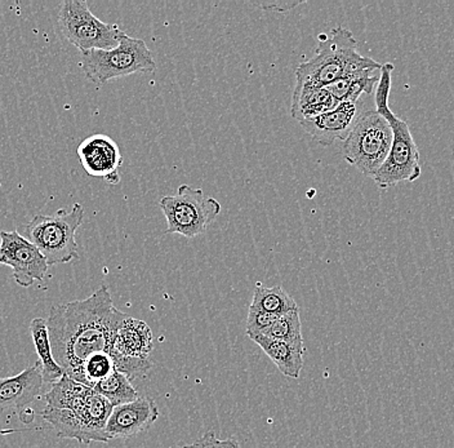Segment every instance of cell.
I'll return each mask as SVG.
<instances>
[{"label":"cell","mask_w":454,"mask_h":448,"mask_svg":"<svg viewBox=\"0 0 454 448\" xmlns=\"http://www.w3.org/2000/svg\"><path fill=\"white\" fill-rule=\"evenodd\" d=\"M303 2H258L254 3L258 7L262 8L265 11H274V12L288 13L294 11L298 5L302 4Z\"/></svg>","instance_id":"cell-28"},{"label":"cell","mask_w":454,"mask_h":448,"mask_svg":"<svg viewBox=\"0 0 454 448\" xmlns=\"http://www.w3.org/2000/svg\"><path fill=\"white\" fill-rule=\"evenodd\" d=\"M178 448H240L235 439H218L215 432H208L192 444H184Z\"/></svg>","instance_id":"cell-27"},{"label":"cell","mask_w":454,"mask_h":448,"mask_svg":"<svg viewBox=\"0 0 454 448\" xmlns=\"http://www.w3.org/2000/svg\"><path fill=\"white\" fill-rule=\"evenodd\" d=\"M83 218L84 208L79 203L69 212L59 209L53 215H36L25 226L24 237L42 252L48 265L69 263L79 259L76 232Z\"/></svg>","instance_id":"cell-4"},{"label":"cell","mask_w":454,"mask_h":448,"mask_svg":"<svg viewBox=\"0 0 454 448\" xmlns=\"http://www.w3.org/2000/svg\"><path fill=\"white\" fill-rule=\"evenodd\" d=\"M263 336L286 342L303 351L302 328H301L300 310L278 317V319L262 334Z\"/></svg>","instance_id":"cell-23"},{"label":"cell","mask_w":454,"mask_h":448,"mask_svg":"<svg viewBox=\"0 0 454 448\" xmlns=\"http://www.w3.org/2000/svg\"><path fill=\"white\" fill-rule=\"evenodd\" d=\"M278 317L280 316H275V314L249 306L248 317H247V336L251 339V337L262 334L278 319Z\"/></svg>","instance_id":"cell-26"},{"label":"cell","mask_w":454,"mask_h":448,"mask_svg":"<svg viewBox=\"0 0 454 448\" xmlns=\"http://www.w3.org/2000/svg\"><path fill=\"white\" fill-rule=\"evenodd\" d=\"M154 349L152 328L144 320L127 316L119 323L114 334L112 356L115 370L133 379L147 375L153 368L150 359Z\"/></svg>","instance_id":"cell-9"},{"label":"cell","mask_w":454,"mask_h":448,"mask_svg":"<svg viewBox=\"0 0 454 448\" xmlns=\"http://www.w3.org/2000/svg\"><path fill=\"white\" fill-rule=\"evenodd\" d=\"M394 70H395V67L391 62H386V64L381 65L379 83H377L376 93H374L376 112L387 122L396 115L394 114L393 110L388 106V98H390L391 86H393Z\"/></svg>","instance_id":"cell-25"},{"label":"cell","mask_w":454,"mask_h":448,"mask_svg":"<svg viewBox=\"0 0 454 448\" xmlns=\"http://www.w3.org/2000/svg\"><path fill=\"white\" fill-rule=\"evenodd\" d=\"M159 418V408L149 397H138L129 404L116 405L107 420V438L127 439L146 432Z\"/></svg>","instance_id":"cell-13"},{"label":"cell","mask_w":454,"mask_h":448,"mask_svg":"<svg viewBox=\"0 0 454 448\" xmlns=\"http://www.w3.org/2000/svg\"><path fill=\"white\" fill-rule=\"evenodd\" d=\"M159 207L167 221V234L184 238L203 234L221 214V203L207 197L203 190L183 184L173 195L159 200Z\"/></svg>","instance_id":"cell-6"},{"label":"cell","mask_w":454,"mask_h":448,"mask_svg":"<svg viewBox=\"0 0 454 448\" xmlns=\"http://www.w3.org/2000/svg\"><path fill=\"white\" fill-rule=\"evenodd\" d=\"M93 390L106 398L114 407L129 404V402L136 401L140 397L130 380L124 373H118V371L96 384Z\"/></svg>","instance_id":"cell-22"},{"label":"cell","mask_w":454,"mask_h":448,"mask_svg":"<svg viewBox=\"0 0 454 448\" xmlns=\"http://www.w3.org/2000/svg\"><path fill=\"white\" fill-rule=\"evenodd\" d=\"M115 371V365L109 353L93 354L83 363L81 371L74 380L93 389L96 384L112 375Z\"/></svg>","instance_id":"cell-24"},{"label":"cell","mask_w":454,"mask_h":448,"mask_svg":"<svg viewBox=\"0 0 454 448\" xmlns=\"http://www.w3.org/2000/svg\"><path fill=\"white\" fill-rule=\"evenodd\" d=\"M379 79L380 70H363V72L348 74L325 88L336 104L343 101L357 102L363 93L367 95L373 93Z\"/></svg>","instance_id":"cell-19"},{"label":"cell","mask_w":454,"mask_h":448,"mask_svg":"<svg viewBox=\"0 0 454 448\" xmlns=\"http://www.w3.org/2000/svg\"><path fill=\"white\" fill-rule=\"evenodd\" d=\"M376 59L360 55L357 41L350 30L337 27L329 36H319L314 58L301 62L296 69L298 84L328 87L351 73L380 70Z\"/></svg>","instance_id":"cell-2"},{"label":"cell","mask_w":454,"mask_h":448,"mask_svg":"<svg viewBox=\"0 0 454 448\" xmlns=\"http://www.w3.org/2000/svg\"><path fill=\"white\" fill-rule=\"evenodd\" d=\"M44 399L47 402L45 405L73 411L74 415L96 436L98 444H109L105 429L114 405L92 388L64 375L47 391Z\"/></svg>","instance_id":"cell-8"},{"label":"cell","mask_w":454,"mask_h":448,"mask_svg":"<svg viewBox=\"0 0 454 448\" xmlns=\"http://www.w3.org/2000/svg\"><path fill=\"white\" fill-rule=\"evenodd\" d=\"M356 118L357 102L343 101L322 115L300 122V124L315 143L331 146L336 141L345 140Z\"/></svg>","instance_id":"cell-14"},{"label":"cell","mask_w":454,"mask_h":448,"mask_svg":"<svg viewBox=\"0 0 454 448\" xmlns=\"http://www.w3.org/2000/svg\"><path fill=\"white\" fill-rule=\"evenodd\" d=\"M126 314L114 306L106 286L84 300L53 305L48 316V334L57 365L75 379L93 354L112 351L114 334Z\"/></svg>","instance_id":"cell-1"},{"label":"cell","mask_w":454,"mask_h":448,"mask_svg":"<svg viewBox=\"0 0 454 448\" xmlns=\"http://www.w3.org/2000/svg\"><path fill=\"white\" fill-rule=\"evenodd\" d=\"M41 365H28L22 373L0 379V411L27 410L39 396L43 388Z\"/></svg>","instance_id":"cell-15"},{"label":"cell","mask_w":454,"mask_h":448,"mask_svg":"<svg viewBox=\"0 0 454 448\" xmlns=\"http://www.w3.org/2000/svg\"><path fill=\"white\" fill-rule=\"evenodd\" d=\"M78 157L82 167L90 177L101 178L109 185L121 183V169L123 163L118 144L107 135H92L78 146Z\"/></svg>","instance_id":"cell-12"},{"label":"cell","mask_w":454,"mask_h":448,"mask_svg":"<svg viewBox=\"0 0 454 448\" xmlns=\"http://www.w3.org/2000/svg\"><path fill=\"white\" fill-rule=\"evenodd\" d=\"M0 263L12 269L14 282L28 288L47 275V260L27 238L17 231L0 232Z\"/></svg>","instance_id":"cell-11"},{"label":"cell","mask_w":454,"mask_h":448,"mask_svg":"<svg viewBox=\"0 0 454 448\" xmlns=\"http://www.w3.org/2000/svg\"><path fill=\"white\" fill-rule=\"evenodd\" d=\"M30 334L34 347L38 354L41 365L43 381L44 384H56L65 375L64 370L57 365L51 348L50 334H48L47 319L34 318L30 323Z\"/></svg>","instance_id":"cell-18"},{"label":"cell","mask_w":454,"mask_h":448,"mask_svg":"<svg viewBox=\"0 0 454 448\" xmlns=\"http://www.w3.org/2000/svg\"><path fill=\"white\" fill-rule=\"evenodd\" d=\"M251 340L265 351L266 356L275 363L278 370L284 376L292 377V379L300 377L303 367V351L263 334L251 337Z\"/></svg>","instance_id":"cell-17"},{"label":"cell","mask_w":454,"mask_h":448,"mask_svg":"<svg viewBox=\"0 0 454 448\" xmlns=\"http://www.w3.org/2000/svg\"><path fill=\"white\" fill-rule=\"evenodd\" d=\"M42 418L56 430L57 436L61 438L74 439L81 444L98 442L96 436L85 428L83 422L74 415L73 411L67 408L45 405L44 410L42 411Z\"/></svg>","instance_id":"cell-20"},{"label":"cell","mask_w":454,"mask_h":448,"mask_svg":"<svg viewBox=\"0 0 454 448\" xmlns=\"http://www.w3.org/2000/svg\"><path fill=\"white\" fill-rule=\"evenodd\" d=\"M336 105L325 87L296 83L292 95L291 114L298 122L308 121L333 109Z\"/></svg>","instance_id":"cell-16"},{"label":"cell","mask_w":454,"mask_h":448,"mask_svg":"<svg viewBox=\"0 0 454 448\" xmlns=\"http://www.w3.org/2000/svg\"><path fill=\"white\" fill-rule=\"evenodd\" d=\"M57 21L65 39L81 52L113 50L126 34L119 25L107 24L93 15L85 0H64L59 4Z\"/></svg>","instance_id":"cell-7"},{"label":"cell","mask_w":454,"mask_h":448,"mask_svg":"<svg viewBox=\"0 0 454 448\" xmlns=\"http://www.w3.org/2000/svg\"><path fill=\"white\" fill-rule=\"evenodd\" d=\"M251 306L275 316H284L298 309L296 302L280 286L266 287L261 283L255 286Z\"/></svg>","instance_id":"cell-21"},{"label":"cell","mask_w":454,"mask_h":448,"mask_svg":"<svg viewBox=\"0 0 454 448\" xmlns=\"http://www.w3.org/2000/svg\"><path fill=\"white\" fill-rule=\"evenodd\" d=\"M393 144V130L376 110H365L357 115L345 140L342 141L343 160L360 174L373 178L387 158Z\"/></svg>","instance_id":"cell-5"},{"label":"cell","mask_w":454,"mask_h":448,"mask_svg":"<svg viewBox=\"0 0 454 448\" xmlns=\"http://www.w3.org/2000/svg\"><path fill=\"white\" fill-rule=\"evenodd\" d=\"M387 123L393 130V144L381 169L373 176L374 183L381 189L391 188L404 181L413 183L422 174L419 146L407 122L395 115Z\"/></svg>","instance_id":"cell-10"},{"label":"cell","mask_w":454,"mask_h":448,"mask_svg":"<svg viewBox=\"0 0 454 448\" xmlns=\"http://www.w3.org/2000/svg\"><path fill=\"white\" fill-rule=\"evenodd\" d=\"M81 67L88 81L104 86L114 79L133 74L154 73L156 62L144 39L124 34L118 47L113 50L81 52Z\"/></svg>","instance_id":"cell-3"}]
</instances>
